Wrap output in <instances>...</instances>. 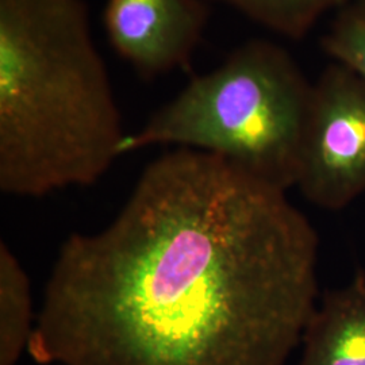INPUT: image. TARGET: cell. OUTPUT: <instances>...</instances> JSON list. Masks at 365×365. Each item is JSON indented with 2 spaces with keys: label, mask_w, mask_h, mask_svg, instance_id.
<instances>
[{
  "label": "cell",
  "mask_w": 365,
  "mask_h": 365,
  "mask_svg": "<svg viewBox=\"0 0 365 365\" xmlns=\"http://www.w3.org/2000/svg\"><path fill=\"white\" fill-rule=\"evenodd\" d=\"M318 249L287 191L176 148L105 229L63 242L27 353L41 365H284L318 303Z\"/></svg>",
  "instance_id": "6da1fadb"
},
{
  "label": "cell",
  "mask_w": 365,
  "mask_h": 365,
  "mask_svg": "<svg viewBox=\"0 0 365 365\" xmlns=\"http://www.w3.org/2000/svg\"><path fill=\"white\" fill-rule=\"evenodd\" d=\"M125 137L86 0H0V190L92 185Z\"/></svg>",
  "instance_id": "7a4b0ae2"
},
{
  "label": "cell",
  "mask_w": 365,
  "mask_h": 365,
  "mask_svg": "<svg viewBox=\"0 0 365 365\" xmlns=\"http://www.w3.org/2000/svg\"><path fill=\"white\" fill-rule=\"evenodd\" d=\"M312 95L287 51L252 39L126 134L120 156L153 145L197 149L287 191L297 182Z\"/></svg>",
  "instance_id": "3957f363"
},
{
  "label": "cell",
  "mask_w": 365,
  "mask_h": 365,
  "mask_svg": "<svg viewBox=\"0 0 365 365\" xmlns=\"http://www.w3.org/2000/svg\"><path fill=\"white\" fill-rule=\"evenodd\" d=\"M295 187L330 211L365 192V81L339 63L313 84Z\"/></svg>",
  "instance_id": "277c9868"
},
{
  "label": "cell",
  "mask_w": 365,
  "mask_h": 365,
  "mask_svg": "<svg viewBox=\"0 0 365 365\" xmlns=\"http://www.w3.org/2000/svg\"><path fill=\"white\" fill-rule=\"evenodd\" d=\"M210 15L209 0H106L102 25L113 51L150 81L190 68Z\"/></svg>",
  "instance_id": "5b68a950"
},
{
  "label": "cell",
  "mask_w": 365,
  "mask_h": 365,
  "mask_svg": "<svg viewBox=\"0 0 365 365\" xmlns=\"http://www.w3.org/2000/svg\"><path fill=\"white\" fill-rule=\"evenodd\" d=\"M298 365H365V272L317 303Z\"/></svg>",
  "instance_id": "8992f818"
},
{
  "label": "cell",
  "mask_w": 365,
  "mask_h": 365,
  "mask_svg": "<svg viewBox=\"0 0 365 365\" xmlns=\"http://www.w3.org/2000/svg\"><path fill=\"white\" fill-rule=\"evenodd\" d=\"M31 283L11 248L0 242V365H15L34 331Z\"/></svg>",
  "instance_id": "52a82bcc"
},
{
  "label": "cell",
  "mask_w": 365,
  "mask_h": 365,
  "mask_svg": "<svg viewBox=\"0 0 365 365\" xmlns=\"http://www.w3.org/2000/svg\"><path fill=\"white\" fill-rule=\"evenodd\" d=\"M223 3L287 38H303L330 10L351 0H209Z\"/></svg>",
  "instance_id": "ba28073f"
},
{
  "label": "cell",
  "mask_w": 365,
  "mask_h": 365,
  "mask_svg": "<svg viewBox=\"0 0 365 365\" xmlns=\"http://www.w3.org/2000/svg\"><path fill=\"white\" fill-rule=\"evenodd\" d=\"M322 48L334 63L365 81V9L352 1L341 7L322 38Z\"/></svg>",
  "instance_id": "9c48e42d"
},
{
  "label": "cell",
  "mask_w": 365,
  "mask_h": 365,
  "mask_svg": "<svg viewBox=\"0 0 365 365\" xmlns=\"http://www.w3.org/2000/svg\"><path fill=\"white\" fill-rule=\"evenodd\" d=\"M351 1L354 3V4H357V6H360V7L365 9V0H351Z\"/></svg>",
  "instance_id": "30bf717a"
}]
</instances>
